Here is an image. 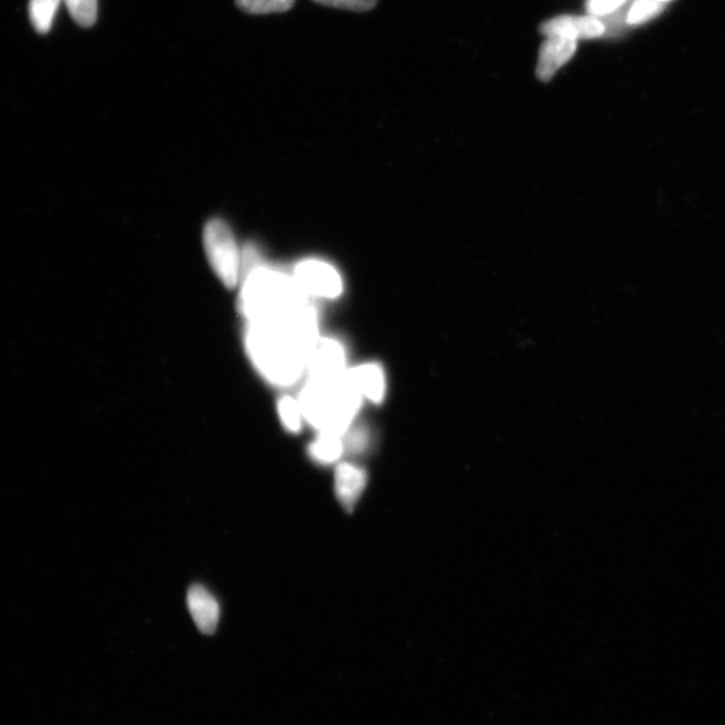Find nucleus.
<instances>
[{
  "label": "nucleus",
  "mask_w": 725,
  "mask_h": 725,
  "mask_svg": "<svg viewBox=\"0 0 725 725\" xmlns=\"http://www.w3.org/2000/svg\"><path fill=\"white\" fill-rule=\"evenodd\" d=\"M316 342L317 319L311 305L287 316L250 323L246 337L254 366L277 386L298 382Z\"/></svg>",
  "instance_id": "1"
},
{
  "label": "nucleus",
  "mask_w": 725,
  "mask_h": 725,
  "mask_svg": "<svg viewBox=\"0 0 725 725\" xmlns=\"http://www.w3.org/2000/svg\"><path fill=\"white\" fill-rule=\"evenodd\" d=\"M361 397L348 378H311L299 398L302 415L320 433L343 435L360 408Z\"/></svg>",
  "instance_id": "2"
},
{
  "label": "nucleus",
  "mask_w": 725,
  "mask_h": 725,
  "mask_svg": "<svg viewBox=\"0 0 725 725\" xmlns=\"http://www.w3.org/2000/svg\"><path fill=\"white\" fill-rule=\"evenodd\" d=\"M308 304L294 277L274 269L256 266L247 271L242 288L241 306L245 316L254 322L287 316Z\"/></svg>",
  "instance_id": "3"
},
{
  "label": "nucleus",
  "mask_w": 725,
  "mask_h": 725,
  "mask_svg": "<svg viewBox=\"0 0 725 725\" xmlns=\"http://www.w3.org/2000/svg\"><path fill=\"white\" fill-rule=\"evenodd\" d=\"M204 249L211 268L227 288L237 286L241 274V256L232 230L221 220L208 223L203 233Z\"/></svg>",
  "instance_id": "4"
},
{
  "label": "nucleus",
  "mask_w": 725,
  "mask_h": 725,
  "mask_svg": "<svg viewBox=\"0 0 725 725\" xmlns=\"http://www.w3.org/2000/svg\"><path fill=\"white\" fill-rule=\"evenodd\" d=\"M294 280L306 295L332 299L342 293L341 276L331 265L325 263H301L295 268Z\"/></svg>",
  "instance_id": "5"
},
{
  "label": "nucleus",
  "mask_w": 725,
  "mask_h": 725,
  "mask_svg": "<svg viewBox=\"0 0 725 725\" xmlns=\"http://www.w3.org/2000/svg\"><path fill=\"white\" fill-rule=\"evenodd\" d=\"M540 33L571 41L595 40L607 33L606 23L594 15H560L540 24Z\"/></svg>",
  "instance_id": "6"
},
{
  "label": "nucleus",
  "mask_w": 725,
  "mask_h": 725,
  "mask_svg": "<svg viewBox=\"0 0 725 725\" xmlns=\"http://www.w3.org/2000/svg\"><path fill=\"white\" fill-rule=\"evenodd\" d=\"M306 371L311 378H337L346 373V356L341 344L328 341V338H317L311 350L310 360H308Z\"/></svg>",
  "instance_id": "7"
},
{
  "label": "nucleus",
  "mask_w": 725,
  "mask_h": 725,
  "mask_svg": "<svg viewBox=\"0 0 725 725\" xmlns=\"http://www.w3.org/2000/svg\"><path fill=\"white\" fill-rule=\"evenodd\" d=\"M578 41L549 36L543 42L537 59L536 77L542 82L551 81L556 72L576 56Z\"/></svg>",
  "instance_id": "8"
},
{
  "label": "nucleus",
  "mask_w": 725,
  "mask_h": 725,
  "mask_svg": "<svg viewBox=\"0 0 725 725\" xmlns=\"http://www.w3.org/2000/svg\"><path fill=\"white\" fill-rule=\"evenodd\" d=\"M190 613L199 631L204 634H213L220 622V604L211 592L202 585H193L187 596Z\"/></svg>",
  "instance_id": "9"
},
{
  "label": "nucleus",
  "mask_w": 725,
  "mask_h": 725,
  "mask_svg": "<svg viewBox=\"0 0 725 725\" xmlns=\"http://www.w3.org/2000/svg\"><path fill=\"white\" fill-rule=\"evenodd\" d=\"M366 483L365 470L348 462L338 465L335 475V491L338 501L347 511L353 510L358 503Z\"/></svg>",
  "instance_id": "10"
},
{
  "label": "nucleus",
  "mask_w": 725,
  "mask_h": 725,
  "mask_svg": "<svg viewBox=\"0 0 725 725\" xmlns=\"http://www.w3.org/2000/svg\"><path fill=\"white\" fill-rule=\"evenodd\" d=\"M348 378L361 398L370 399L375 403L383 401L386 391L384 375L378 366L356 367L354 370L348 371Z\"/></svg>",
  "instance_id": "11"
},
{
  "label": "nucleus",
  "mask_w": 725,
  "mask_h": 725,
  "mask_svg": "<svg viewBox=\"0 0 725 725\" xmlns=\"http://www.w3.org/2000/svg\"><path fill=\"white\" fill-rule=\"evenodd\" d=\"M342 435L320 433L317 439L310 446V455L314 461L322 464L336 462L344 451Z\"/></svg>",
  "instance_id": "12"
},
{
  "label": "nucleus",
  "mask_w": 725,
  "mask_h": 725,
  "mask_svg": "<svg viewBox=\"0 0 725 725\" xmlns=\"http://www.w3.org/2000/svg\"><path fill=\"white\" fill-rule=\"evenodd\" d=\"M60 2L63 0H30V20L36 32L41 34L51 32Z\"/></svg>",
  "instance_id": "13"
},
{
  "label": "nucleus",
  "mask_w": 725,
  "mask_h": 725,
  "mask_svg": "<svg viewBox=\"0 0 725 725\" xmlns=\"http://www.w3.org/2000/svg\"><path fill=\"white\" fill-rule=\"evenodd\" d=\"M295 0H235V4L246 14L266 15L286 12L293 8Z\"/></svg>",
  "instance_id": "14"
},
{
  "label": "nucleus",
  "mask_w": 725,
  "mask_h": 725,
  "mask_svg": "<svg viewBox=\"0 0 725 725\" xmlns=\"http://www.w3.org/2000/svg\"><path fill=\"white\" fill-rule=\"evenodd\" d=\"M665 9V3L658 2V0H634V2L628 5V11L626 15L627 24H640L652 20L657 15H660Z\"/></svg>",
  "instance_id": "15"
},
{
  "label": "nucleus",
  "mask_w": 725,
  "mask_h": 725,
  "mask_svg": "<svg viewBox=\"0 0 725 725\" xmlns=\"http://www.w3.org/2000/svg\"><path fill=\"white\" fill-rule=\"evenodd\" d=\"M72 20L81 27H92L97 21L99 3L97 0H63Z\"/></svg>",
  "instance_id": "16"
},
{
  "label": "nucleus",
  "mask_w": 725,
  "mask_h": 725,
  "mask_svg": "<svg viewBox=\"0 0 725 725\" xmlns=\"http://www.w3.org/2000/svg\"><path fill=\"white\" fill-rule=\"evenodd\" d=\"M278 414L283 423V426L288 428L289 432H299L301 428V421L304 419L300 408L299 401L290 397H283L280 402H278Z\"/></svg>",
  "instance_id": "17"
},
{
  "label": "nucleus",
  "mask_w": 725,
  "mask_h": 725,
  "mask_svg": "<svg viewBox=\"0 0 725 725\" xmlns=\"http://www.w3.org/2000/svg\"><path fill=\"white\" fill-rule=\"evenodd\" d=\"M313 2L326 5V8L366 12L372 10L378 0H313Z\"/></svg>",
  "instance_id": "18"
},
{
  "label": "nucleus",
  "mask_w": 725,
  "mask_h": 725,
  "mask_svg": "<svg viewBox=\"0 0 725 725\" xmlns=\"http://www.w3.org/2000/svg\"><path fill=\"white\" fill-rule=\"evenodd\" d=\"M628 0H589V14L598 18H604L614 14V12L624 8Z\"/></svg>",
  "instance_id": "19"
},
{
  "label": "nucleus",
  "mask_w": 725,
  "mask_h": 725,
  "mask_svg": "<svg viewBox=\"0 0 725 725\" xmlns=\"http://www.w3.org/2000/svg\"><path fill=\"white\" fill-rule=\"evenodd\" d=\"M344 434L347 435L346 444H344V446H347L350 451L360 453L366 449L368 444H370V435H368V432L365 431V428L356 427L350 428V431L348 428Z\"/></svg>",
  "instance_id": "20"
},
{
  "label": "nucleus",
  "mask_w": 725,
  "mask_h": 725,
  "mask_svg": "<svg viewBox=\"0 0 725 725\" xmlns=\"http://www.w3.org/2000/svg\"><path fill=\"white\" fill-rule=\"evenodd\" d=\"M658 2L668 3L670 0H658Z\"/></svg>",
  "instance_id": "21"
}]
</instances>
